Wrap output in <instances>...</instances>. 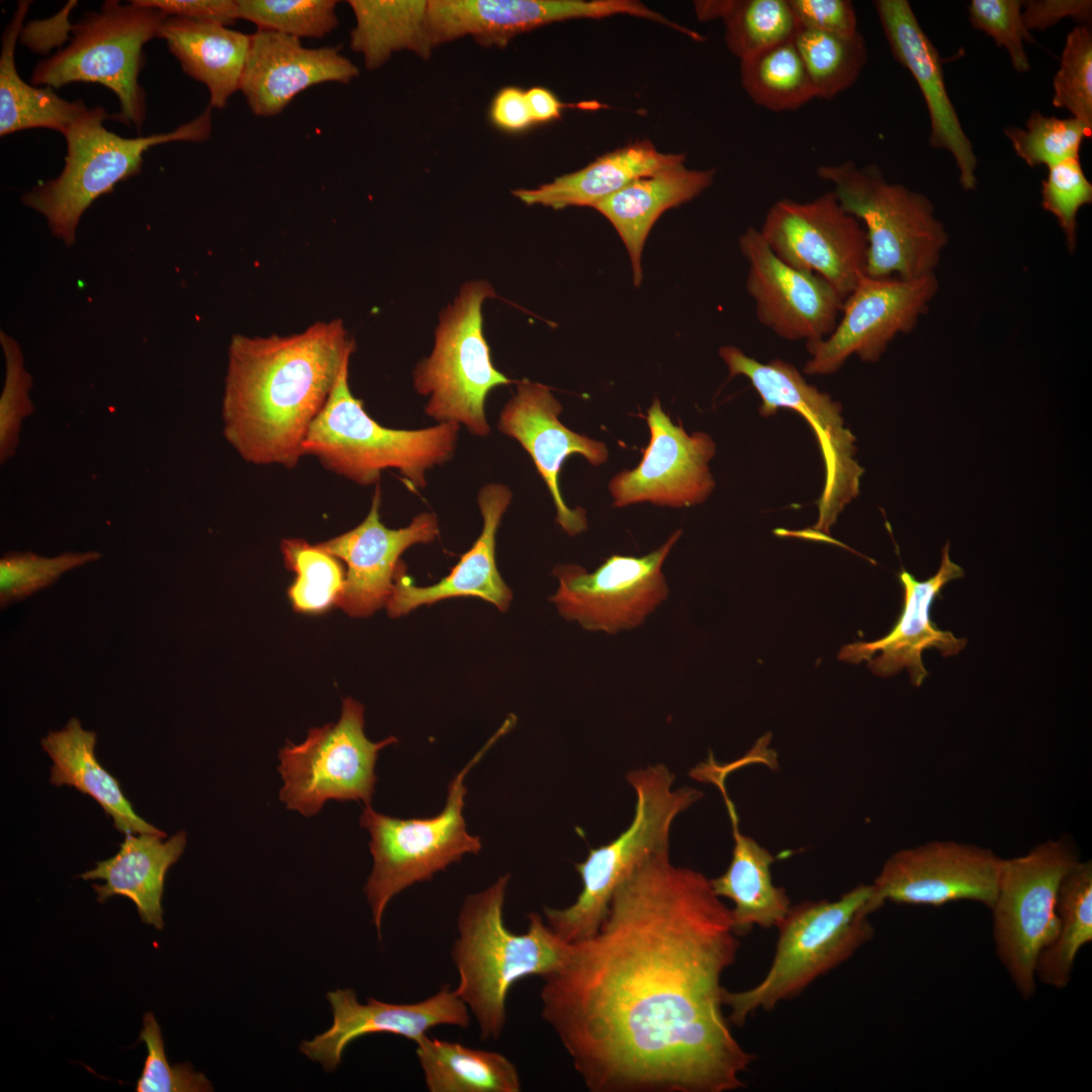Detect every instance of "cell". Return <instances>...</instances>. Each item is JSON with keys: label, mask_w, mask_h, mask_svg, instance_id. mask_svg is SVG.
<instances>
[{"label": "cell", "mask_w": 1092, "mask_h": 1092, "mask_svg": "<svg viewBox=\"0 0 1092 1092\" xmlns=\"http://www.w3.org/2000/svg\"><path fill=\"white\" fill-rule=\"evenodd\" d=\"M1002 857L991 849L953 840H935L893 853L872 885L862 913L886 902L941 906L974 901L991 908Z\"/></svg>", "instance_id": "cell-18"}, {"label": "cell", "mask_w": 1092, "mask_h": 1092, "mask_svg": "<svg viewBox=\"0 0 1092 1092\" xmlns=\"http://www.w3.org/2000/svg\"><path fill=\"white\" fill-rule=\"evenodd\" d=\"M168 15L135 0L105 1L73 26L70 43L41 61L30 82L58 89L75 82L98 83L118 98L116 119L141 131L146 119V93L139 83L144 46L158 36Z\"/></svg>", "instance_id": "cell-10"}, {"label": "cell", "mask_w": 1092, "mask_h": 1092, "mask_svg": "<svg viewBox=\"0 0 1092 1092\" xmlns=\"http://www.w3.org/2000/svg\"><path fill=\"white\" fill-rule=\"evenodd\" d=\"M738 949L710 879L659 851L542 978L541 1016L592 1092L738 1090L755 1059L723 1012L721 979Z\"/></svg>", "instance_id": "cell-1"}, {"label": "cell", "mask_w": 1092, "mask_h": 1092, "mask_svg": "<svg viewBox=\"0 0 1092 1092\" xmlns=\"http://www.w3.org/2000/svg\"><path fill=\"white\" fill-rule=\"evenodd\" d=\"M416 1056L430 1092H520L521 1077L505 1055L436 1037L416 1042Z\"/></svg>", "instance_id": "cell-36"}, {"label": "cell", "mask_w": 1092, "mask_h": 1092, "mask_svg": "<svg viewBox=\"0 0 1092 1092\" xmlns=\"http://www.w3.org/2000/svg\"><path fill=\"white\" fill-rule=\"evenodd\" d=\"M680 535L676 530L643 556L613 554L593 572L576 564L555 566L559 586L550 601L587 631L616 634L640 626L668 595L662 565Z\"/></svg>", "instance_id": "cell-15"}, {"label": "cell", "mask_w": 1092, "mask_h": 1092, "mask_svg": "<svg viewBox=\"0 0 1092 1092\" xmlns=\"http://www.w3.org/2000/svg\"><path fill=\"white\" fill-rule=\"evenodd\" d=\"M801 29L836 34L858 31L854 6L849 0H789Z\"/></svg>", "instance_id": "cell-51"}, {"label": "cell", "mask_w": 1092, "mask_h": 1092, "mask_svg": "<svg viewBox=\"0 0 1092 1092\" xmlns=\"http://www.w3.org/2000/svg\"><path fill=\"white\" fill-rule=\"evenodd\" d=\"M685 160L682 154L661 153L651 142L638 141L606 153L585 167L536 188L514 190L513 195L527 205H542L556 210L569 206L595 207L634 180L685 163Z\"/></svg>", "instance_id": "cell-33"}, {"label": "cell", "mask_w": 1092, "mask_h": 1092, "mask_svg": "<svg viewBox=\"0 0 1092 1092\" xmlns=\"http://www.w3.org/2000/svg\"><path fill=\"white\" fill-rule=\"evenodd\" d=\"M872 885H858L835 901H803L791 906L777 927L770 967L750 989L723 994L729 1022L743 1025L757 1010L770 1011L793 999L821 976L846 962L875 933L862 913Z\"/></svg>", "instance_id": "cell-7"}, {"label": "cell", "mask_w": 1092, "mask_h": 1092, "mask_svg": "<svg viewBox=\"0 0 1092 1092\" xmlns=\"http://www.w3.org/2000/svg\"><path fill=\"white\" fill-rule=\"evenodd\" d=\"M511 499L512 492L504 484L490 483L480 489L477 503L483 519L481 534L451 572L436 584L415 585L400 562L385 605L389 616L399 617L418 607L457 597L480 598L506 611L513 595L496 568L495 536Z\"/></svg>", "instance_id": "cell-28"}, {"label": "cell", "mask_w": 1092, "mask_h": 1092, "mask_svg": "<svg viewBox=\"0 0 1092 1092\" xmlns=\"http://www.w3.org/2000/svg\"><path fill=\"white\" fill-rule=\"evenodd\" d=\"M1079 860L1063 839L1048 840L1023 855L1003 858L990 908L998 960L1024 1000L1036 990L1035 965L1055 938L1060 883Z\"/></svg>", "instance_id": "cell-13"}, {"label": "cell", "mask_w": 1092, "mask_h": 1092, "mask_svg": "<svg viewBox=\"0 0 1092 1092\" xmlns=\"http://www.w3.org/2000/svg\"><path fill=\"white\" fill-rule=\"evenodd\" d=\"M164 838L152 833L125 835L116 854L97 861L94 869L79 877L104 881L93 885L98 902L104 903L112 896L126 897L134 903L144 923L162 929L165 878L187 842L184 830L166 841Z\"/></svg>", "instance_id": "cell-30"}, {"label": "cell", "mask_w": 1092, "mask_h": 1092, "mask_svg": "<svg viewBox=\"0 0 1092 1092\" xmlns=\"http://www.w3.org/2000/svg\"><path fill=\"white\" fill-rule=\"evenodd\" d=\"M715 170H693L675 164L638 178L610 195L594 208L601 212L622 239L631 261L633 283L642 282L641 257L646 239L667 209L691 201L709 188Z\"/></svg>", "instance_id": "cell-29"}, {"label": "cell", "mask_w": 1092, "mask_h": 1092, "mask_svg": "<svg viewBox=\"0 0 1092 1092\" xmlns=\"http://www.w3.org/2000/svg\"><path fill=\"white\" fill-rule=\"evenodd\" d=\"M699 18H722L728 49L739 60L793 40L800 24L789 0L699 1Z\"/></svg>", "instance_id": "cell-39"}, {"label": "cell", "mask_w": 1092, "mask_h": 1092, "mask_svg": "<svg viewBox=\"0 0 1092 1092\" xmlns=\"http://www.w3.org/2000/svg\"><path fill=\"white\" fill-rule=\"evenodd\" d=\"M210 108L172 131L123 138L104 126L111 117L103 107H87L64 134L67 155L60 175L37 184L21 201L46 218L56 238L72 246L85 210L115 184L139 174L144 154L151 147L208 140L212 128Z\"/></svg>", "instance_id": "cell-6"}, {"label": "cell", "mask_w": 1092, "mask_h": 1092, "mask_svg": "<svg viewBox=\"0 0 1092 1092\" xmlns=\"http://www.w3.org/2000/svg\"><path fill=\"white\" fill-rule=\"evenodd\" d=\"M615 14L654 16L634 0H429L427 27L433 49L466 35L483 46L502 47L551 22Z\"/></svg>", "instance_id": "cell-21"}, {"label": "cell", "mask_w": 1092, "mask_h": 1092, "mask_svg": "<svg viewBox=\"0 0 1092 1092\" xmlns=\"http://www.w3.org/2000/svg\"><path fill=\"white\" fill-rule=\"evenodd\" d=\"M354 348L341 320L289 336H234L222 399L225 439L248 462L297 465Z\"/></svg>", "instance_id": "cell-2"}, {"label": "cell", "mask_w": 1092, "mask_h": 1092, "mask_svg": "<svg viewBox=\"0 0 1092 1092\" xmlns=\"http://www.w3.org/2000/svg\"><path fill=\"white\" fill-rule=\"evenodd\" d=\"M717 786L726 802L734 845L727 870L721 876L710 879L711 886L717 896L733 903L730 913L738 936L748 934L754 926L777 928L792 905L786 890L776 886L772 881L771 864L775 857L740 831L739 818L724 783Z\"/></svg>", "instance_id": "cell-31"}, {"label": "cell", "mask_w": 1092, "mask_h": 1092, "mask_svg": "<svg viewBox=\"0 0 1092 1092\" xmlns=\"http://www.w3.org/2000/svg\"><path fill=\"white\" fill-rule=\"evenodd\" d=\"M511 876L468 895L457 917L450 949L458 982L454 988L478 1025L481 1040H498L507 1023V998L520 980L555 971L570 943L559 938L537 913L525 932L511 931L504 905Z\"/></svg>", "instance_id": "cell-3"}, {"label": "cell", "mask_w": 1092, "mask_h": 1092, "mask_svg": "<svg viewBox=\"0 0 1092 1092\" xmlns=\"http://www.w3.org/2000/svg\"><path fill=\"white\" fill-rule=\"evenodd\" d=\"M740 74L751 100L771 111H795L815 98L794 39L740 60Z\"/></svg>", "instance_id": "cell-40"}, {"label": "cell", "mask_w": 1092, "mask_h": 1092, "mask_svg": "<svg viewBox=\"0 0 1092 1092\" xmlns=\"http://www.w3.org/2000/svg\"><path fill=\"white\" fill-rule=\"evenodd\" d=\"M77 1L71 0L51 18L34 20L23 25L19 40L35 54H49L54 48L62 46L72 36L73 26L69 21V15Z\"/></svg>", "instance_id": "cell-54"}, {"label": "cell", "mask_w": 1092, "mask_h": 1092, "mask_svg": "<svg viewBox=\"0 0 1092 1092\" xmlns=\"http://www.w3.org/2000/svg\"><path fill=\"white\" fill-rule=\"evenodd\" d=\"M347 363L304 441V455L361 485L377 482L381 471L398 469L411 489L426 484V472L448 460L459 425L439 423L420 430L383 427L369 417L349 387Z\"/></svg>", "instance_id": "cell-8"}, {"label": "cell", "mask_w": 1092, "mask_h": 1092, "mask_svg": "<svg viewBox=\"0 0 1092 1092\" xmlns=\"http://www.w3.org/2000/svg\"><path fill=\"white\" fill-rule=\"evenodd\" d=\"M515 724L510 716L486 744L453 778L444 809L431 818L400 819L363 808L360 825L370 834L372 871L364 887L372 921L380 937L381 922L390 900L416 883L430 881L438 872L478 853L479 836L467 832L463 817L467 789L464 779L492 744Z\"/></svg>", "instance_id": "cell-9"}, {"label": "cell", "mask_w": 1092, "mask_h": 1092, "mask_svg": "<svg viewBox=\"0 0 1092 1092\" xmlns=\"http://www.w3.org/2000/svg\"><path fill=\"white\" fill-rule=\"evenodd\" d=\"M1021 0H972L968 13L972 25L991 36L999 48L1007 51L1015 71L1030 70L1025 42L1034 38L1022 18Z\"/></svg>", "instance_id": "cell-50"}, {"label": "cell", "mask_w": 1092, "mask_h": 1092, "mask_svg": "<svg viewBox=\"0 0 1092 1092\" xmlns=\"http://www.w3.org/2000/svg\"><path fill=\"white\" fill-rule=\"evenodd\" d=\"M140 1040L147 1048V1057L136 1092H206L212 1091L207 1078L195 1072L190 1064L170 1065L164 1048L161 1028L152 1012L145 1013Z\"/></svg>", "instance_id": "cell-49"}, {"label": "cell", "mask_w": 1092, "mask_h": 1092, "mask_svg": "<svg viewBox=\"0 0 1092 1092\" xmlns=\"http://www.w3.org/2000/svg\"><path fill=\"white\" fill-rule=\"evenodd\" d=\"M333 1024L327 1031L302 1041L300 1051L332 1072L341 1063L346 1048L355 1039L373 1033H391L415 1043L437 1026L467 1028L471 1014L450 985L414 1003H388L368 998L360 1003L353 989H337L327 995Z\"/></svg>", "instance_id": "cell-22"}, {"label": "cell", "mask_w": 1092, "mask_h": 1092, "mask_svg": "<svg viewBox=\"0 0 1092 1092\" xmlns=\"http://www.w3.org/2000/svg\"><path fill=\"white\" fill-rule=\"evenodd\" d=\"M30 1L21 0L5 27L0 54V135L29 128H50L66 133L87 105L69 101L49 87L28 84L18 75L15 48Z\"/></svg>", "instance_id": "cell-35"}, {"label": "cell", "mask_w": 1092, "mask_h": 1092, "mask_svg": "<svg viewBox=\"0 0 1092 1092\" xmlns=\"http://www.w3.org/2000/svg\"><path fill=\"white\" fill-rule=\"evenodd\" d=\"M140 5L161 10L168 16L231 25L239 19L236 0H135Z\"/></svg>", "instance_id": "cell-53"}, {"label": "cell", "mask_w": 1092, "mask_h": 1092, "mask_svg": "<svg viewBox=\"0 0 1092 1092\" xmlns=\"http://www.w3.org/2000/svg\"><path fill=\"white\" fill-rule=\"evenodd\" d=\"M348 4L356 19L350 47L363 56L368 70L380 68L402 50L430 57L427 0H350Z\"/></svg>", "instance_id": "cell-37"}, {"label": "cell", "mask_w": 1092, "mask_h": 1092, "mask_svg": "<svg viewBox=\"0 0 1092 1092\" xmlns=\"http://www.w3.org/2000/svg\"><path fill=\"white\" fill-rule=\"evenodd\" d=\"M489 116L495 126L511 132L525 130L534 123L526 92L515 86L505 87L497 92L491 102Z\"/></svg>", "instance_id": "cell-55"}, {"label": "cell", "mask_w": 1092, "mask_h": 1092, "mask_svg": "<svg viewBox=\"0 0 1092 1092\" xmlns=\"http://www.w3.org/2000/svg\"><path fill=\"white\" fill-rule=\"evenodd\" d=\"M526 92V99L528 107L534 123L547 122L553 119H557L561 116V112L566 107H577L578 109L596 110L606 105L597 101H582L576 104H564L562 103L554 93L550 90L536 86L532 87Z\"/></svg>", "instance_id": "cell-56"}, {"label": "cell", "mask_w": 1092, "mask_h": 1092, "mask_svg": "<svg viewBox=\"0 0 1092 1092\" xmlns=\"http://www.w3.org/2000/svg\"><path fill=\"white\" fill-rule=\"evenodd\" d=\"M381 491L376 486L365 520L356 528L318 545L345 562L344 587L337 607L352 617H366L389 600L400 555L411 546L430 543L439 534L437 519L423 513L400 529L380 521Z\"/></svg>", "instance_id": "cell-25"}, {"label": "cell", "mask_w": 1092, "mask_h": 1092, "mask_svg": "<svg viewBox=\"0 0 1092 1092\" xmlns=\"http://www.w3.org/2000/svg\"><path fill=\"white\" fill-rule=\"evenodd\" d=\"M964 569L949 557V543L941 551L937 572L925 580L916 579L902 569L898 573L903 587V607L890 632L875 641H857L841 648L838 658L849 663L869 662L877 675L887 677L906 668L911 684L920 687L928 675L922 662V652L935 648L943 656L959 654L966 646L965 638L940 630L930 618V609L940 590L953 579L963 577Z\"/></svg>", "instance_id": "cell-23"}, {"label": "cell", "mask_w": 1092, "mask_h": 1092, "mask_svg": "<svg viewBox=\"0 0 1092 1092\" xmlns=\"http://www.w3.org/2000/svg\"><path fill=\"white\" fill-rule=\"evenodd\" d=\"M280 547L286 567L295 573L287 592L293 609L318 615L337 606L346 574L341 560L298 538L282 540Z\"/></svg>", "instance_id": "cell-42"}, {"label": "cell", "mask_w": 1092, "mask_h": 1092, "mask_svg": "<svg viewBox=\"0 0 1092 1092\" xmlns=\"http://www.w3.org/2000/svg\"><path fill=\"white\" fill-rule=\"evenodd\" d=\"M874 5L894 58L909 71L923 96L930 120V146L948 152L962 187L975 190L978 160L946 90L938 51L907 0H876Z\"/></svg>", "instance_id": "cell-26"}, {"label": "cell", "mask_w": 1092, "mask_h": 1092, "mask_svg": "<svg viewBox=\"0 0 1092 1092\" xmlns=\"http://www.w3.org/2000/svg\"><path fill=\"white\" fill-rule=\"evenodd\" d=\"M495 295L486 280L465 282L439 315L431 355L414 371L415 388L429 396L426 414L439 423L462 424L478 436L489 431L488 392L515 382L493 366L483 335L482 304Z\"/></svg>", "instance_id": "cell-11"}, {"label": "cell", "mask_w": 1092, "mask_h": 1092, "mask_svg": "<svg viewBox=\"0 0 1092 1092\" xmlns=\"http://www.w3.org/2000/svg\"><path fill=\"white\" fill-rule=\"evenodd\" d=\"M157 37L166 41L185 74L207 87L210 107L224 108L240 90L251 34L220 23L167 16Z\"/></svg>", "instance_id": "cell-32"}, {"label": "cell", "mask_w": 1092, "mask_h": 1092, "mask_svg": "<svg viewBox=\"0 0 1092 1092\" xmlns=\"http://www.w3.org/2000/svg\"><path fill=\"white\" fill-rule=\"evenodd\" d=\"M1058 932L1039 953L1035 979L1065 988L1081 948L1092 941V861L1078 860L1062 879L1057 896Z\"/></svg>", "instance_id": "cell-38"}, {"label": "cell", "mask_w": 1092, "mask_h": 1092, "mask_svg": "<svg viewBox=\"0 0 1092 1092\" xmlns=\"http://www.w3.org/2000/svg\"><path fill=\"white\" fill-rule=\"evenodd\" d=\"M626 779L636 797L631 823L575 864L582 887L571 905L543 910L548 926L567 943L596 933L617 888L647 857L669 849L674 820L704 795L691 787L674 789V776L662 763L632 769Z\"/></svg>", "instance_id": "cell-4"}, {"label": "cell", "mask_w": 1092, "mask_h": 1092, "mask_svg": "<svg viewBox=\"0 0 1092 1092\" xmlns=\"http://www.w3.org/2000/svg\"><path fill=\"white\" fill-rule=\"evenodd\" d=\"M560 402L550 389L529 380L518 381L515 396L503 408L498 429L516 439L531 456L556 508V522L570 536L587 528L585 511L570 509L559 486L562 464L572 454L599 466L609 457L605 443L577 434L559 420Z\"/></svg>", "instance_id": "cell-24"}, {"label": "cell", "mask_w": 1092, "mask_h": 1092, "mask_svg": "<svg viewBox=\"0 0 1092 1092\" xmlns=\"http://www.w3.org/2000/svg\"><path fill=\"white\" fill-rule=\"evenodd\" d=\"M1022 18L1026 28L1045 30L1065 18L1080 24H1090L1092 2L1090 0H1027L1022 2Z\"/></svg>", "instance_id": "cell-52"}, {"label": "cell", "mask_w": 1092, "mask_h": 1092, "mask_svg": "<svg viewBox=\"0 0 1092 1092\" xmlns=\"http://www.w3.org/2000/svg\"><path fill=\"white\" fill-rule=\"evenodd\" d=\"M794 43L801 56L815 98L831 100L850 88L868 60L860 31L836 34L800 29Z\"/></svg>", "instance_id": "cell-41"}, {"label": "cell", "mask_w": 1092, "mask_h": 1092, "mask_svg": "<svg viewBox=\"0 0 1092 1092\" xmlns=\"http://www.w3.org/2000/svg\"><path fill=\"white\" fill-rule=\"evenodd\" d=\"M1004 133L1015 154L1028 167L1043 165L1050 168L1080 158L1083 141L1091 136L1092 128L1072 116L1058 118L1034 110L1027 118L1025 128L1007 126Z\"/></svg>", "instance_id": "cell-43"}, {"label": "cell", "mask_w": 1092, "mask_h": 1092, "mask_svg": "<svg viewBox=\"0 0 1092 1092\" xmlns=\"http://www.w3.org/2000/svg\"><path fill=\"white\" fill-rule=\"evenodd\" d=\"M51 757L50 783L69 786L93 798L124 835L167 834L140 817L123 794L119 782L98 761L95 754L96 733L82 728L72 718L58 731H51L40 741Z\"/></svg>", "instance_id": "cell-34"}, {"label": "cell", "mask_w": 1092, "mask_h": 1092, "mask_svg": "<svg viewBox=\"0 0 1092 1092\" xmlns=\"http://www.w3.org/2000/svg\"><path fill=\"white\" fill-rule=\"evenodd\" d=\"M101 557L96 551L66 552L43 557L31 552L9 553L0 560V604L6 608L54 583L63 573Z\"/></svg>", "instance_id": "cell-46"}, {"label": "cell", "mask_w": 1092, "mask_h": 1092, "mask_svg": "<svg viewBox=\"0 0 1092 1092\" xmlns=\"http://www.w3.org/2000/svg\"><path fill=\"white\" fill-rule=\"evenodd\" d=\"M650 432L640 463L615 475L609 490L616 508L648 502L657 506L685 508L707 499L715 487L709 462L716 452L711 436L688 434L674 425L654 398L647 411Z\"/></svg>", "instance_id": "cell-19"}, {"label": "cell", "mask_w": 1092, "mask_h": 1092, "mask_svg": "<svg viewBox=\"0 0 1092 1092\" xmlns=\"http://www.w3.org/2000/svg\"><path fill=\"white\" fill-rule=\"evenodd\" d=\"M739 248L748 262L746 291L762 326L806 344L831 334L844 299L827 281L781 260L755 228L740 236Z\"/></svg>", "instance_id": "cell-20"}, {"label": "cell", "mask_w": 1092, "mask_h": 1092, "mask_svg": "<svg viewBox=\"0 0 1092 1092\" xmlns=\"http://www.w3.org/2000/svg\"><path fill=\"white\" fill-rule=\"evenodd\" d=\"M396 742L394 736L370 741L364 733V706L346 698L338 722L309 729L303 742L287 741L280 749L279 798L287 809L306 817L318 813L329 800L370 805L378 752Z\"/></svg>", "instance_id": "cell-14"}, {"label": "cell", "mask_w": 1092, "mask_h": 1092, "mask_svg": "<svg viewBox=\"0 0 1092 1092\" xmlns=\"http://www.w3.org/2000/svg\"><path fill=\"white\" fill-rule=\"evenodd\" d=\"M239 19L258 29L293 37L322 38L339 23L335 0H236Z\"/></svg>", "instance_id": "cell-44"}, {"label": "cell", "mask_w": 1092, "mask_h": 1092, "mask_svg": "<svg viewBox=\"0 0 1092 1092\" xmlns=\"http://www.w3.org/2000/svg\"><path fill=\"white\" fill-rule=\"evenodd\" d=\"M1092 202V184L1080 158L1069 159L1048 168L1041 183V206L1057 219L1071 253L1077 245V216Z\"/></svg>", "instance_id": "cell-48"}, {"label": "cell", "mask_w": 1092, "mask_h": 1092, "mask_svg": "<svg viewBox=\"0 0 1092 1092\" xmlns=\"http://www.w3.org/2000/svg\"><path fill=\"white\" fill-rule=\"evenodd\" d=\"M938 286L935 273L912 280L864 274L843 300L831 334L806 344L811 357L804 372L833 374L853 355L864 362H877L895 337L913 330Z\"/></svg>", "instance_id": "cell-17"}, {"label": "cell", "mask_w": 1092, "mask_h": 1092, "mask_svg": "<svg viewBox=\"0 0 1092 1092\" xmlns=\"http://www.w3.org/2000/svg\"><path fill=\"white\" fill-rule=\"evenodd\" d=\"M719 355L729 378L744 376L761 399L759 414L770 417L781 408L803 417L814 432L822 455L825 480L818 498V520L807 538L827 540L838 515L859 493L863 468L856 461L855 437L845 427L842 406L809 384L800 371L782 359L759 362L735 346H723Z\"/></svg>", "instance_id": "cell-12"}, {"label": "cell", "mask_w": 1092, "mask_h": 1092, "mask_svg": "<svg viewBox=\"0 0 1092 1092\" xmlns=\"http://www.w3.org/2000/svg\"><path fill=\"white\" fill-rule=\"evenodd\" d=\"M817 175L863 226L868 276L912 280L935 273L948 234L926 195L889 182L875 164L820 165Z\"/></svg>", "instance_id": "cell-5"}, {"label": "cell", "mask_w": 1092, "mask_h": 1092, "mask_svg": "<svg viewBox=\"0 0 1092 1092\" xmlns=\"http://www.w3.org/2000/svg\"><path fill=\"white\" fill-rule=\"evenodd\" d=\"M0 343L5 358V379L0 396V460L11 458L19 443L21 424L33 413L29 398L32 377L25 370L19 344L3 331Z\"/></svg>", "instance_id": "cell-47"}, {"label": "cell", "mask_w": 1092, "mask_h": 1092, "mask_svg": "<svg viewBox=\"0 0 1092 1092\" xmlns=\"http://www.w3.org/2000/svg\"><path fill=\"white\" fill-rule=\"evenodd\" d=\"M1052 103L1092 128V30L1079 24L1066 37L1053 82Z\"/></svg>", "instance_id": "cell-45"}, {"label": "cell", "mask_w": 1092, "mask_h": 1092, "mask_svg": "<svg viewBox=\"0 0 1092 1092\" xmlns=\"http://www.w3.org/2000/svg\"><path fill=\"white\" fill-rule=\"evenodd\" d=\"M759 232L781 260L822 277L843 299L867 274L866 231L832 190L806 202L777 200Z\"/></svg>", "instance_id": "cell-16"}, {"label": "cell", "mask_w": 1092, "mask_h": 1092, "mask_svg": "<svg viewBox=\"0 0 1092 1092\" xmlns=\"http://www.w3.org/2000/svg\"><path fill=\"white\" fill-rule=\"evenodd\" d=\"M358 75V67L338 47L308 49L297 37L257 29L251 34L240 90L254 114L272 117L311 86L346 84Z\"/></svg>", "instance_id": "cell-27"}]
</instances>
